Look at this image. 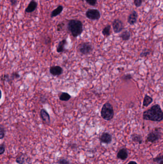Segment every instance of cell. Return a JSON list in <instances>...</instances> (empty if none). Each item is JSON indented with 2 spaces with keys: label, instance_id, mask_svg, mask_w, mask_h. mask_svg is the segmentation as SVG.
<instances>
[{
  "label": "cell",
  "instance_id": "obj_1",
  "mask_svg": "<svg viewBox=\"0 0 163 164\" xmlns=\"http://www.w3.org/2000/svg\"><path fill=\"white\" fill-rule=\"evenodd\" d=\"M142 118L145 120L160 122L163 120V112L159 105L156 104L144 111Z\"/></svg>",
  "mask_w": 163,
  "mask_h": 164
},
{
  "label": "cell",
  "instance_id": "obj_2",
  "mask_svg": "<svg viewBox=\"0 0 163 164\" xmlns=\"http://www.w3.org/2000/svg\"><path fill=\"white\" fill-rule=\"evenodd\" d=\"M67 29L73 37L77 38L82 33L83 25L79 20H69L67 25Z\"/></svg>",
  "mask_w": 163,
  "mask_h": 164
},
{
  "label": "cell",
  "instance_id": "obj_3",
  "mask_svg": "<svg viewBox=\"0 0 163 164\" xmlns=\"http://www.w3.org/2000/svg\"><path fill=\"white\" fill-rule=\"evenodd\" d=\"M101 116L104 120L109 121L113 119L114 115L113 108L109 102L105 103L101 108Z\"/></svg>",
  "mask_w": 163,
  "mask_h": 164
},
{
  "label": "cell",
  "instance_id": "obj_4",
  "mask_svg": "<svg viewBox=\"0 0 163 164\" xmlns=\"http://www.w3.org/2000/svg\"><path fill=\"white\" fill-rule=\"evenodd\" d=\"M161 129L156 128L149 133L146 138V142L154 143L158 141L161 137Z\"/></svg>",
  "mask_w": 163,
  "mask_h": 164
},
{
  "label": "cell",
  "instance_id": "obj_5",
  "mask_svg": "<svg viewBox=\"0 0 163 164\" xmlns=\"http://www.w3.org/2000/svg\"><path fill=\"white\" fill-rule=\"evenodd\" d=\"M15 161L18 164H32L30 156L23 153H20L18 154Z\"/></svg>",
  "mask_w": 163,
  "mask_h": 164
},
{
  "label": "cell",
  "instance_id": "obj_6",
  "mask_svg": "<svg viewBox=\"0 0 163 164\" xmlns=\"http://www.w3.org/2000/svg\"><path fill=\"white\" fill-rule=\"evenodd\" d=\"M86 16L88 18L91 20H98L101 18V13L98 10L90 9L86 12Z\"/></svg>",
  "mask_w": 163,
  "mask_h": 164
},
{
  "label": "cell",
  "instance_id": "obj_7",
  "mask_svg": "<svg viewBox=\"0 0 163 164\" xmlns=\"http://www.w3.org/2000/svg\"><path fill=\"white\" fill-rule=\"evenodd\" d=\"M93 50L92 45L88 42H84L79 45L78 51L83 55L90 54Z\"/></svg>",
  "mask_w": 163,
  "mask_h": 164
},
{
  "label": "cell",
  "instance_id": "obj_8",
  "mask_svg": "<svg viewBox=\"0 0 163 164\" xmlns=\"http://www.w3.org/2000/svg\"><path fill=\"white\" fill-rule=\"evenodd\" d=\"M113 30L115 33L121 32L123 29V24L121 20L116 19L113 21L112 24Z\"/></svg>",
  "mask_w": 163,
  "mask_h": 164
},
{
  "label": "cell",
  "instance_id": "obj_9",
  "mask_svg": "<svg viewBox=\"0 0 163 164\" xmlns=\"http://www.w3.org/2000/svg\"><path fill=\"white\" fill-rule=\"evenodd\" d=\"M112 139L113 138H112L111 134L106 132L102 133L99 137V140L101 142L107 144V145L111 143Z\"/></svg>",
  "mask_w": 163,
  "mask_h": 164
},
{
  "label": "cell",
  "instance_id": "obj_10",
  "mask_svg": "<svg viewBox=\"0 0 163 164\" xmlns=\"http://www.w3.org/2000/svg\"><path fill=\"white\" fill-rule=\"evenodd\" d=\"M50 73L53 76H59L63 73V69L59 66H53L50 67Z\"/></svg>",
  "mask_w": 163,
  "mask_h": 164
},
{
  "label": "cell",
  "instance_id": "obj_11",
  "mask_svg": "<svg viewBox=\"0 0 163 164\" xmlns=\"http://www.w3.org/2000/svg\"><path fill=\"white\" fill-rule=\"evenodd\" d=\"M37 2L36 1V0H32L29 5H28L27 8H25V12L27 13H31L34 12L37 7Z\"/></svg>",
  "mask_w": 163,
  "mask_h": 164
},
{
  "label": "cell",
  "instance_id": "obj_12",
  "mask_svg": "<svg viewBox=\"0 0 163 164\" xmlns=\"http://www.w3.org/2000/svg\"><path fill=\"white\" fill-rule=\"evenodd\" d=\"M137 18H138V14L136 11H133L128 17V23L131 25H133L136 23Z\"/></svg>",
  "mask_w": 163,
  "mask_h": 164
},
{
  "label": "cell",
  "instance_id": "obj_13",
  "mask_svg": "<svg viewBox=\"0 0 163 164\" xmlns=\"http://www.w3.org/2000/svg\"><path fill=\"white\" fill-rule=\"evenodd\" d=\"M128 156V152L126 148H122L117 153V158L122 160H125L126 159Z\"/></svg>",
  "mask_w": 163,
  "mask_h": 164
},
{
  "label": "cell",
  "instance_id": "obj_14",
  "mask_svg": "<svg viewBox=\"0 0 163 164\" xmlns=\"http://www.w3.org/2000/svg\"><path fill=\"white\" fill-rule=\"evenodd\" d=\"M40 115L42 119L45 123L49 124L50 123V115L45 109H42L41 110Z\"/></svg>",
  "mask_w": 163,
  "mask_h": 164
},
{
  "label": "cell",
  "instance_id": "obj_15",
  "mask_svg": "<svg viewBox=\"0 0 163 164\" xmlns=\"http://www.w3.org/2000/svg\"><path fill=\"white\" fill-rule=\"evenodd\" d=\"M20 77V75L18 73L16 72H14L12 73L11 75H9L8 74L4 75V81H6L8 82H11L15 79H18Z\"/></svg>",
  "mask_w": 163,
  "mask_h": 164
},
{
  "label": "cell",
  "instance_id": "obj_16",
  "mask_svg": "<svg viewBox=\"0 0 163 164\" xmlns=\"http://www.w3.org/2000/svg\"><path fill=\"white\" fill-rule=\"evenodd\" d=\"M63 6H62V5H59L57 8H56L55 9L52 11V12L51 13V18H55L56 16L59 15L60 14H61L63 10Z\"/></svg>",
  "mask_w": 163,
  "mask_h": 164
},
{
  "label": "cell",
  "instance_id": "obj_17",
  "mask_svg": "<svg viewBox=\"0 0 163 164\" xmlns=\"http://www.w3.org/2000/svg\"><path fill=\"white\" fill-rule=\"evenodd\" d=\"M67 40L66 39H63L62 41L59 42L58 44L56 51L58 53H61V52H63L65 50V46L67 45Z\"/></svg>",
  "mask_w": 163,
  "mask_h": 164
},
{
  "label": "cell",
  "instance_id": "obj_18",
  "mask_svg": "<svg viewBox=\"0 0 163 164\" xmlns=\"http://www.w3.org/2000/svg\"><path fill=\"white\" fill-rule=\"evenodd\" d=\"M153 101V100L152 97H151L148 95H146L145 96V97H144L143 103H142V106H143V107H147V106L149 105L150 104H151Z\"/></svg>",
  "mask_w": 163,
  "mask_h": 164
},
{
  "label": "cell",
  "instance_id": "obj_19",
  "mask_svg": "<svg viewBox=\"0 0 163 164\" xmlns=\"http://www.w3.org/2000/svg\"><path fill=\"white\" fill-rule=\"evenodd\" d=\"M132 139L134 142L137 143L139 144H142V138L141 135L140 134L134 133L132 135Z\"/></svg>",
  "mask_w": 163,
  "mask_h": 164
},
{
  "label": "cell",
  "instance_id": "obj_20",
  "mask_svg": "<svg viewBox=\"0 0 163 164\" xmlns=\"http://www.w3.org/2000/svg\"><path fill=\"white\" fill-rule=\"evenodd\" d=\"M71 97V96L66 92H62L59 97V100L63 101H68L70 100Z\"/></svg>",
  "mask_w": 163,
  "mask_h": 164
},
{
  "label": "cell",
  "instance_id": "obj_21",
  "mask_svg": "<svg viewBox=\"0 0 163 164\" xmlns=\"http://www.w3.org/2000/svg\"><path fill=\"white\" fill-rule=\"evenodd\" d=\"M120 36L123 41H127L130 39V37H131V33L128 30H125L123 32Z\"/></svg>",
  "mask_w": 163,
  "mask_h": 164
},
{
  "label": "cell",
  "instance_id": "obj_22",
  "mask_svg": "<svg viewBox=\"0 0 163 164\" xmlns=\"http://www.w3.org/2000/svg\"><path fill=\"white\" fill-rule=\"evenodd\" d=\"M102 33L105 37H109L111 34V27L110 25H107L104 28L102 31Z\"/></svg>",
  "mask_w": 163,
  "mask_h": 164
},
{
  "label": "cell",
  "instance_id": "obj_23",
  "mask_svg": "<svg viewBox=\"0 0 163 164\" xmlns=\"http://www.w3.org/2000/svg\"><path fill=\"white\" fill-rule=\"evenodd\" d=\"M153 161L158 164H163V155H159L154 158Z\"/></svg>",
  "mask_w": 163,
  "mask_h": 164
},
{
  "label": "cell",
  "instance_id": "obj_24",
  "mask_svg": "<svg viewBox=\"0 0 163 164\" xmlns=\"http://www.w3.org/2000/svg\"><path fill=\"white\" fill-rule=\"evenodd\" d=\"M58 164H71L70 161L69 160L67 159V158H64V157H61L57 161Z\"/></svg>",
  "mask_w": 163,
  "mask_h": 164
},
{
  "label": "cell",
  "instance_id": "obj_25",
  "mask_svg": "<svg viewBox=\"0 0 163 164\" xmlns=\"http://www.w3.org/2000/svg\"><path fill=\"white\" fill-rule=\"evenodd\" d=\"M5 133H6V130L4 127H3L2 125H1L0 128V139H2L4 138L5 135Z\"/></svg>",
  "mask_w": 163,
  "mask_h": 164
},
{
  "label": "cell",
  "instance_id": "obj_26",
  "mask_svg": "<svg viewBox=\"0 0 163 164\" xmlns=\"http://www.w3.org/2000/svg\"><path fill=\"white\" fill-rule=\"evenodd\" d=\"M151 51L147 49H145L140 54V57H146L150 54Z\"/></svg>",
  "mask_w": 163,
  "mask_h": 164
},
{
  "label": "cell",
  "instance_id": "obj_27",
  "mask_svg": "<svg viewBox=\"0 0 163 164\" xmlns=\"http://www.w3.org/2000/svg\"><path fill=\"white\" fill-rule=\"evenodd\" d=\"M122 80L123 81H127L132 79V76L130 74H124L122 77Z\"/></svg>",
  "mask_w": 163,
  "mask_h": 164
},
{
  "label": "cell",
  "instance_id": "obj_28",
  "mask_svg": "<svg viewBox=\"0 0 163 164\" xmlns=\"http://www.w3.org/2000/svg\"><path fill=\"white\" fill-rule=\"evenodd\" d=\"M5 149H6V147H5V143H1L0 145V155H3L5 152Z\"/></svg>",
  "mask_w": 163,
  "mask_h": 164
},
{
  "label": "cell",
  "instance_id": "obj_29",
  "mask_svg": "<svg viewBox=\"0 0 163 164\" xmlns=\"http://www.w3.org/2000/svg\"><path fill=\"white\" fill-rule=\"evenodd\" d=\"M85 1L91 6H95L97 3V0H85Z\"/></svg>",
  "mask_w": 163,
  "mask_h": 164
},
{
  "label": "cell",
  "instance_id": "obj_30",
  "mask_svg": "<svg viewBox=\"0 0 163 164\" xmlns=\"http://www.w3.org/2000/svg\"><path fill=\"white\" fill-rule=\"evenodd\" d=\"M142 0H134V4L137 7H140L142 4Z\"/></svg>",
  "mask_w": 163,
  "mask_h": 164
},
{
  "label": "cell",
  "instance_id": "obj_31",
  "mask_svg": "<svg viewBox=\"0 0 163 164\" xmlns=\"http://www.w3.org/2000/svg\"><path fill=\"white\" fill-rule=\"evenodd\" d=\"M64 24L60 23L57 25V31H60L62 30V28H63Z\"/></svg>",
  "mask_w": 163,
  "mask_h": 164
},
{
  "label": "cell",
  "instance_id": "obj_32",
  "mask_svg": "<svg viewBox=\"0 0 163 164\" xmlns=\"http://www.w3.org/2000/svg\"><path fill=\"white\" fill-rule=\"evenodd\" d=\"M10 1L12 6H16V5L18 4V0H10Z\"/></svg>",
  "mask_w": 163,
  "mask_h": 164
},
{
  "label": "cell",
  "instance_id": "obj_33",
  "mask_svg": "<svg viewBox=\"0 0 163 164\" xmlns=\"http://www.w3.org/2000/svg\"><path fill=\"white\" fill-rule=\"evenodd\" d=\"M127 164H137V163L134 161H131Z\"/></svg>",
  "mask_w": 163,
  "mask_h": 164
}]
</instances>
